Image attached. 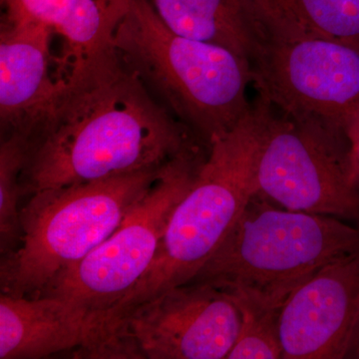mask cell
<instances>
[{
  "instance_id": "1",
  "label": "cell",
  "mask_w": 359,
  "mask_h": 359,
  "mask_svg": "<svg viewBox=\"0 0 359 359\" xmlns=\"http://www.w3.org/2000/svg\"><path fill=\"white\" fill-rule=\"evenodd\" d=\"M29 142L25 197L45 189L157 170L196 147L192 132L149 92L114 47L71 66Z\"/></svg>"
},
{
  "instance_id": "2",
  "label": "cell",
  "mask_w": 359,
  "mask_h": 359,
  "mask_svg": "<svg viewBox=\"0 0 359 359\" xmlns=\"http://www.w3.org/2000/svg\"><path fill=\"white\" fill-rule=\"evenodd\" d=\"M266 104L249 112L212 142L193 186L175 207L147 273L104 316L99 330L111 339L132 309L167 290L192 282L259 193L257 164Z\"/></svg>"
},
{
  "instance_id": "3",
  "label": "cell",
  "mask_w": 359,
  "mask_h": 359,
  "mask_svg": "<svg viewBox=\"0 0 359 359\" xmlns=\"http://www.w3.org/2000/svg\"><path fill=\"white\" fill-rule=\"evenodd\" d=\"M113 47L156 100L209 147L252 108L250 61L171 32L146 0H130Z\"/></svg>"
},
{
  "instance_id": "4",
  "label": "cell",
  "mask_w": 359,
  "mask_h": 359,
  "mask_svg": "<svg viewBox=\"0 0 359 359\" xmlns=\"http://www.w3.org/2000/svg\"><path fill=\"white\" fill-rule=\"evenodd\" d=\"M358 252L359 226L276 207L257 193L192 282L283 306L316 271Z\"/></svg>"
},
{
  "instance_id": "5",
  "label": "cell",
  "mask_w": 359,
  "mask_h": 359,
  "mask_svg": "<svg viewBox=\"0 0 359 359\" xmlns=\"http://www.w3.org/2000/svg\"><path fill=\"white\" fill-rule=\"evenodd\" d=\"M162 168L30 195L21 207L20 244L1 257V292L39 297L112 235Z\"/></svg>"
},
{
  "instance_id": "6",
  "label": "cell",
  "mask_w": 359,
  "mask_h": 359,
  "mask_svg": "<svg viewBox=\"0 0 359 359\" xmlns=\"http://www.w3.org/2000/svg\"><path fill=\"white\" fill-rule=\"evenodd\" d=\"M249 60L259 98L346 144L344 122L359 102V49L278 27L252 13Z\"/></svg>"
},
{
  "instance_id": "7",
  "label": "cell",
  "mask_w": 359,
  "mask_h": 359,
  "mask_svg": "<svg viewBox=\"0 0 359 359\" xmlns=\"http://www.w3.org/2000/svg\"><path fill=\"white\" fill-rule=\"evenodd\" d=\"M205 159L193 147L168 162L112 235L59 273L39 297H56L86 311L94 344L104 316L147 273L175 207L193 186Z\"/></svg>"
},
{
  "instance_id": "8",
  "label": "cell",
  "mask_w": 359,
  "mask_h": 359,
  "mask_svg": "<svg viewBox=\"0 0 359 359\" xmlns=\"http://www.w3.org/2000/svg\"><path fill=\"white\" fill-rule=\"evenodd\" d=\"M264 104L257 164L259 193L290 211L325 215L359 226V191L347 176L346 144Z\"/></svg>"
},
{
  "instance_id": "9",
  "label": "cell",
  "mask_w": 359,
  "mask_h": 359,
  "mask_svg": "<svg viewBox=\"0 0 359 359\" xmlns=\"http://www.w3.org/2000/svg\"><path fill=\"white\" fill-rule=\"evenodd\" d=\"M240 327L230 295L210 283L191 282L127 313L113 334L109 358H226Z\"/></svg>"
},
{
  "instance_id": "10",
  "label": "cell",
  "mask_w": 359,
  "mask_h": 359,
  "mask_svg": "<svg viewBox=\"0 0 359 359\" xmlns=\"http://www.w3.org/2000/svg\"><path fill=\"white\" fill-rule=\"evenodd\" d=\"M359 318V252L316 271L280 314L285 359H344Z\"/></svg>"
},
{
  "instance_id": "11",
  "label": "cell",
  "mask_w": 359,
  "mask_h": 359,
  "mask_svg": "<svg viewBox=\"0 0 359 359\" xmlns=\"http://www.w3.org/2000/svg\"><path fill=\"white\" fill-rule=\"evenodd\" d=\"M53 33L23 18H2L0 32L1 137L29 143L57 102L65 78L52 74Z\"/></svg>"
},
{
  "instance_id": "12",
  "label": "cell",
  "mask_w": 359,
  "mask_h": 359,
  "mask_svg": "<svg viewBox=\"0 0 359 359\" xmlns=\"http://www.w3.org/2000/svg\"><path fill=\"white\" fill-rule=\"evenodd\" d=\"M91 316L63 299L0 294V359L46 358L89 346Z\"/></svg>"
},
{
  "instance_id": "13",
  "label": "cell",
  "mask_w": 359,
  "mask_h": 359,
  "mask_svg": "<svg viewBox=\"0 0 359 359\" xmlns=\"http://www.w3.org/2000/svg\"><path fill=\"white\" fill-rule=\"evenodd\" d=\"M2 18L46 26L65 43L62 59L71 66L113 48L118 25L130 0H1Z\"/></svg>"
},
{
  "instance_id": "14",
  "label": "cell",
  "mask_w": 359,
  "mask_h": 359,
  "mask_svg": "<svg viewBox=\"0 0 359 359\" xmlns=\"http://www.w3.org/2000/svg\"><path fill=\"white\" fill-rule=\"evenodd\" d=\"M171 32L224 47L249 60L250 0H146ZM250 61V60H249Z\"/></svg>"
},
{
  "instance_id": "15",
  "label": "cell",
  "mask_w": 359,
  "mask_h": 359,
  "mask_svg": "<svg viewBox=\"0 0 359 359\" xmlns=\"http://www.w3.org/2000/svg\"><path fill=\"white\" fill-rule=\"evenodd\" d=\"M266 22L359 49V0H250Z\"/></svg>"
},
{
  "instance_id": "16",
  "label": "cell",
  "mask_w": 359,
  "mask_h": 359,
  "mask_svg": "<svg viewBox=\"0 0 359 359\" xmlns=\"http://www.w3.org/2000/svg\"><path fill=\"white\" fill-rule=\"evenodd\" d=\"M29 143L20 136L1 137L0 144V250L13 252L20 242L22 177Z\"/></svg>"
},
{
  "instance_id": "17",
  "label": "cell",
  "mask_w": 359,
  "mask_h": 359,
  "mask_svg": "<svg viewBox=\"0 0 359 359\" xmlns=\"http://www.w3.org/2000/svg\"><path fill=\"white\" fill-rule=\"evenodd\" d=\"M230 297L240 311L241 327L235 344L226 358H283L280 337L282 306L252 297Z\"/></svg>"
},
{
  "instance_id": "18",
  "label": "cell",
  "mask_w": 359,
  "mask_h": 359,
  "mask_svg": "<svg viewBox=\"0 0 359 359\" xmlns=\"http://www.w3.org/2000/svg\"><path fill=\"white\" fill-rule=\"evenodd\" d=\"M344 134L347 144L346 171L349 181L359 186V102L347 116Z\"/></svg>"
},
{
  "instance_id": "19",
  "label": "cell",
  "mask_w": 359,
  "mask_h": 359,
  "mask_svg": "<svg viewBox=\"0 0 359 359\" xmlns=\"http://www.w3.org/2000/svg\"><path fill=\"white\" fill-rule=\"evenodd\" d=\"M344 358L359 359V318L355 327H354L353 335H351Z\"/></svg>"
}]
</instances>
